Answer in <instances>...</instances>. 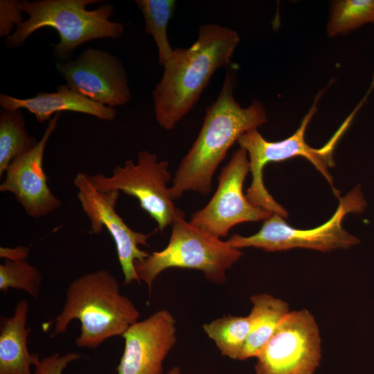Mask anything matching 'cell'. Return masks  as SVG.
<instances>
[{
  "label": "cell",
  "mask_w": 374,
  "mask_h": 374,
  "mask_svg": "<svg viewBox=\"0 0 374 374\" xmlns=\"http://www.w3.org/2000/svg\"><path fill=\"white\" fill-rule=\"evenodd\" d=\"M248 316H224L204 323L202 328L223 356L240 360L249 333Z\"/></svg>",
  "instance_id": "obj_19"
},
{
  "label": "cell",
  "mask_w": 374,
  "mask_h": 374,
  "mask_svg": "<svg viewBox=\"0 0 374 374\" xmlns=\"http://www.w3.org/2000/svg\"><path fill=\"white\" fill-rule=\"evenodd\" d=\"M38 141L28 134L21 109L0 112V178L14 159L34 148Z\"/></svg>",
  "instance_id": "obj_18"
},
{
  "label": "cell",
  "mask_w": 374,
  "mask_h": 374,
  "mask_svg": "<svg viewBox=\"0 0 374 374\" xmlns=\"http://www.w3.org/2000/svg\"><path fill=\"white\" fill-rule=\"evenodd\" d=\"M30 253V248L19 246L14 248L1 247L0 257L6 260H26Z\"/></svg>",
  "instance_id": "obj_25"
},
{
  "label": "cell",
  "mask_w": 374,
  "mask_h": 374,
  "mask_svg": "<svg viewBox=\"0 0 374 374\" xmlns=\"http://www.w3.org/2000/svg\"><path fill=\"white\" fill-rule=\"evenodd\" d=\"M366 206L362 187L358 185L339 198V205L332 216L319 226L296 229L280 215L272 214L255 234L243 236L234 233L226 241L235 249L254 247L268 252L295 248L320 251L348 249L359 244V240L344 229L343 220L349 213L364 212Z\"/></svg>",
  "instance_id": "obj_7"
},
{
  "label": "cell",
  "mask_w": 374,
  "mask_h": 374,
  "mask_svg": "<svg viewBox=\"0 0 374 374\" xmlns=\"http://www.w3.org/2000/svg\"><path fill=\"white\" fill-rule=\"evenodd\" d=\"M166 374H181V370L178 366H173Z\"/></svg>",
  "instance_id": "obj_26"
},
{
  "label": "cell",
  "mask_w": 374,
  "mask_h": 374,
  "mask_svg": "<svg viewBox=\"0 0 374 374\" xmlns=\"http://www.w3.org/2000/svg\"><path fill=\"white\" fill-rule=\"evenodd\" d=\"M28 303L21 299L8 317L0 323V374H33L32 367L40 361L28 348L30 329L27 327Z\"/></svg>",
  "instance_id": "obj_16"
},
{
  "label": "cell",
  "mask_w": 374,
  "mask_h": 374,
  "mask_svg": "<svg viewBox=\"0 0 374 374\" xmlns=\"http://www.w3.org/2000/svg\"><path fill=\"white\" fill-rule=\"evenodd\" d=\"M135 3L144 17L146 33L152 35L156 43L159 64L163 66L174 51L168 38L167 28L175 12L176 1L136 0Z\"/></svg>",
  "instance_id": "obj_20"
},
{
  "label": "cell",
  "mask_w": 374,
  "mask_h": 374,
  "mask_svg": "<svg viewBox=\"0 0 374 374\" xmlns=\"http://www.w3.org/2000/svg\"><path fill=\"white\" fill-rule=\"evenodd\" d=\"M56 68L69 88L94 102L114 108L131 100L126 71L109 52L89 48L75 60L57 63Z\"/></svg>",
  "instance_id": "obj_12"
},
{
  "label": "cell",
  "mask_w": 374,
  "mask_h": 374,
  "mask_svg": "<svg viewBox=\"0 0 374 374\" xmlns=\"http://www.w3.org/2000/svg\"><path fill=\"white\" fill-rule=\"evenodd\" d=\"M101 0H37L20 1V7L29 17L24 21L5 42L8 48L19 46L35 31L44 27L54 29L60 41L53 44V54L62 57L80 45L92 39L119 37L124 24L110 20L114 7L106 3L93 10L91 3Z\"/></svg>",
  "instance_id": "obj_4"
},
{
  "label": "cell",
  "mask_w": 374,
  "mask_h": 374,
  "mask_svg": "<svg viewBox=\"0 0 374 374\" xmlns=\"http://www.w3.org/2000/svg\"><path fill=\"white\" fill-rule=\"evenodd\" d=\"M60 116V114H55L48 121L34 148L12 161L0 184L1 193L13 194L27 215L36 219L54 212L62 205L61 200L48 186L43 166L45 148L57 127Z\"/></svg>",
  "instance_id": "obj_14"
},
{
  "label": "cell",
  "mask_w": 374,
  "mask_h": 374,
  "mask_svg": "<svg viewBox=\"0 0 374 374\" xmlns=\"http://www.w3.org/2000/svg\"><path fill=\"white\" fill-rule=\"evenodd\" d=\"M176 333V321L164 309L133 323L122 336L125 344L117 374H163Z\"/></svg>",
  "instance_id": "obj_13"
},
{
  "label": "cell",
  "mask_w": 374,
  "mask_h": 374,
  "mask_svg": "<svg viewBox=\"0 0 374 374\" xmlns=\"http://www.w3.org/2000/svg\"><path fill=\"white\" fill-rule=\"evenodd\" d=\"M78 189V199L90 223L91 232L100 233L107 229L116 246L118 260L125 284L140 282L136 261L147 258L149 253L139 248L148 245L152 233H143L130 229L116 211L119 197L118 191H100L94 188L86 173H78L73 179Z\"/></svg>",
  "instance_id": "obj_11"
},
{
  "label": "cell",
  "mask_w": 374,
  "mask_h": 374,
  "mask_svg": "<svg viewBox=\"0 0 374 374\" xmlns=\"http://www.w3.org/2000/svg\"><path fill=\"white\" fill-rule=\"evenodd\" d=\"M235 78L227 71L215 100L206 109L199 134L181 161L169 188L172 200L193 190L206 195L211 191L213 176L230 148L244 133L267 121L262 105L254 100L242 107L235 100Z\"/></svg>",
  "instance_id": "obj_2"
},
{
  "label": "cell",
  "mask_w": 374,
  "mask_h": 374,
  "mask_svg": "<svg viewBox=\"0 0 374 374\" xmlns=\"http://www.w3.org/2000/svg\"><path fill=\"white\" fill-rule=\"evenodd\" d=\"M81 357L82 355L76 352L53 353L40 359L34 367L33 374H63L71 363Z\"/></svg>",
  "instance_id": "obj_23"
},
{
  "label": "cell",
  "mask_w": 374,
  "mask_h": 374,
  "mask_svg": "<svg viewBox=\"0 0 374 374\" xmlns=\"http://www.w3.org/2000/svg\"><path fill=\"white\" fill-rule=\"evenodd\" d=\"M23 10L20 7V1H0V36L7 37L14 26L17 27L23 21Z\"/></svg>",
  "instance_id": "obj_24"
},
{
  "label": "cell",
  "mask_w": 374,
  "mask_h": 374,
  "mask_svg": "<svg viewBox=\"0 0 374 374\" xmlns=\"http://www.w3.org/2000/svg\"><path fill=\"white\" fill-rule=\"evenodd\" d=\"M256 359L255 374H314L321 339L313 315L306 309L290 311Z\"/></svg>",
  "instance_id": "obj_9"
},
{
  "label": "cell",
  "mask_w": 374,
  "mask_h": 374,
  "mask_svg": "<svg viewBox=\"0 0 374 374\" xmlns=\"http://www.w3.org/2000/svg\"><path fill=\"white\" fill-rule=\"evenodd\" d=\"M249 172L247 152L240 148L222 169L212 198L204 208L192 215L190 223L221 238L238 224L268 219L272 214L252 205L244 195L243 185Z\"/></svg>",
  "instance_id": "obj_10"
},
{
  "label": "cell",
  "mask_w": 374,
  "mask_h": 374,
  "mask_svg": "<svg viewBox=\"0 0 374 374\" xmlns=\"http://www.w3.org/2000/svg\"><path fill=\"white\" fill-rule=\"evenodd\" d=\"M43 276L40 271L26 260H6L0 265V290H21L34 299L40 294Z\"/></svg>",
  "instance_id": "obj_22"
},
{
  "label": "cell",
  "mask_w": 374,
  "mask_h": 374,
  "mask_svg": "<svg viewBox=\"0 0 374 374\" xmlns=\"http://www.w3.org/2000/svg\"><path fill=\"white\" fill-rule=\"evenodd\" d=\"M374 87V75L372 78L371 86H370V90H371Z\"/></svg>",
  "instance_id": "obj_27"
},
{
  "label": "cell",
  "mask_w": 374,
  "mask_h": 374,
  "mask_svg": "<svg viewBox=\"0 0 374 374\" xmlns=\"http://www.w3.org/2000/svg\"><path fill=\"white\" fill-rule=\"evenodd\" d=\"M242 255L240 249L231 247L227 241L186 221L179 209L172 224L167 246L136 261L135 269L139 281L147 285L150 292L159 274L172 267L200 271L209 282L222 285L226 281V271Z\"/></svg>",
  "instance_id": "obj_6"
},
{
  "label": "cell",
  "mask_w": 374,
  "mask_h": 374,
  "mask_svg": "<svg viewBox=\"0 0 374 374\" xmlns=\"http://www.w3.org/2000/svg\"><path fill=\"white\" fill-rule=\"evenodd\" d=\"M167 161H158L154 153L143 150L138 154L134 163L127 160L124 166H118L109 176L103 174L89 175L95 188L100 191H118L134 197L140 207L147 212L162 232L172 225L179 208L170 197L169 182L171 175Z\"/></svg>",
  "instance_id": "obj_8"
},
{
  "label": "cell",
  "mask_w": 374,
  "mask_h": 374,
  "mask_svg": "<svg viewBox=\"0 0 374 374\" xmlns=\"http://www.w3.org/2000/svg\"><path fill=\"white\" fill-rule=\"evenodd\" d=\"M240 39L231 28L202 24L197 40L188 48H176L152 92L159 125L172 130L194 107L211 76L228 66Z\"/></svg>",
  "instance_id": "obj_1"
},
{
  "label": "cell",
  "mask_w": 374,
  "mask_h": 374,
  "mask_svg": "<svg viewBox=\"0 0 374 374\" xmlns=\"http://www.w3.org/2000/svg\"><path fill=\"white\" fill-rule=\"evenodd\" d=\"M249 336L240 360L256 357L290 312L285 301L267 293L251 297Z\"/></svg>",
  "instance_id": "obj_17"
},
{
  "label": "cell",
  "mask_w": 374,
  "mask_h": 374,
  "mask_svg": "<svg viewBox=\"0 0 374 374\" xmlns=\"http://www.w3.org/2000/svg\"><path fill=\"white\" fill-rule=\"evenodd\" d=\"M371 22L374 23V0L336 1L332 4L327 33L335 37Z\"/></svg>",
  "instance_id": "obj_21"
},
{
  "label": "cell",
  "mask_w": 374,
  "mask_h": 374,
  "mask_svg": "<svg viewBox=\"0 0 374 374\" xmlns=\"http://www.w3.org/2000/svg\"><path fill=\"white\" fill-rule=\"evenodd\" d=\"M139 317L134 303L121 292L116 277L98 269L69 284L63 308L53 321V335L64 333L69 323L78 320L80 332L75 345L95 349L110 338L123 336Z\"/></svg>",
  "instance_id": "obj_3"
},
{
  "label": "cell",
  "mask_w": 374,
  "mask_h": 374,
  "mask_svg": "<svg viewBox=\"0 0 374 374\" xmlns=\"http://www.w3.org/2000/svg\"><path fill=\"white\" fill-rule=\"evenodd\" d=\"M321 93H319L317 96L315 102L303 118L299 127L289 137L278 141H269L266 140L257 129H254L244 133L238 140L240 148L244 149L248 154L252 179L245 195L252 205L271 214L279 215L283 218L288 216V212L266 189L263 183L262 170L269 163L280 162L299 156L312 163L339 197V193L333 186V179L328 170L335 166L333 153L335 147L361 107L357 105L355 108L323 146L314 148L306 143L305 135L307 127L317 109V102Z\"/></svg>",
  "instance_id": "obj_5"
},
{
  "label": "cell",
  "mask_w": 374,
  "mask_h": 374,
  "mask_svg": "<svg viewBox=\"0 0 374 374\" xmlns=\"http://www.w3.org/2000/svg\"><path fill=\"white\" fill-rule=\"evenodd\" d=\"M0 105L10 110L26 109L39 123L50 121L53 114L61 112L86 114L104 121H112L116 116L114 108L94 102L65 84L59 85L55 91L38 92L35 96L29 98H18L1 93Z\"/></svg>",
  "instance_id": "obj_15"
}]
</instances>
